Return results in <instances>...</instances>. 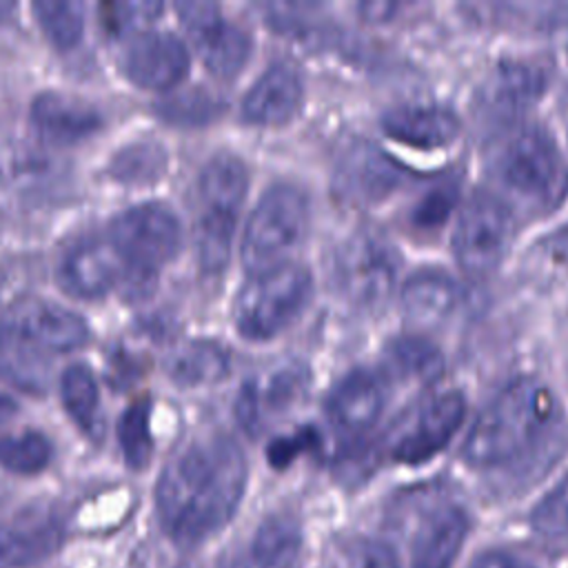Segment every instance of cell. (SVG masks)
<instances>
[{
	"label": "cell",
	"mask_w": 568,
	"mask_h": 568,
	"mask_svg": "<svg viewBox=\"0 0 568 568\" xmlns=\"http://www.w3.org/2000/svg\"><path fill=\"white\" fill-rule=\"evenodd\" d=\"M246 484V459L226 433H202L164 466L155 504L164 530L178 544H197L235 515Z\"/></svg>",
	"instance_id": "obj_1"
},
{
	"label": "cell",
	"mask_w": 568,
	"mask_h": 568,
	"mask_svg": "<svg viewBox=\"0 0 568 568\" xmlns=\"http://www.w3.org/2000/svg\"><path fill=\"white\" fill-rule=\"evenodd\" d=\"M557 415L555 393L537 377H517L479 413L464 439V462L493 468L526 453Z\"/></svg>",
	"instance_id": "obj_2"
},
{
	"label": "cell",
	"mask_w": 568,
	"mask_h": 568,
	"mask_svg": "<svg viewBox=\"0 0 568 568\" xmlns=\"http://www.w3.org/2000/svg\"><path fill=\"white\" fill-rule=\"evenodd\" d=\"M493 166L504 191L535 213L557 209L568 193V164L541 126L515 129L499 144Z\"/></svg>",
	"instance_id": "obj_3"
},
{
	"label": "cell",
	"mask_w": 568,
	"mask_h": 568,
	"mask_svg": "<svg viewBox=\"0 0 568 568\" xmlns=\"http://www.w3.org/2000/svg\"><path fill=\"white\" fill-rule=\"evenodd\" d=\"M311 291L313 277L302 264L286 262L257 273L237 293L235 328L246 339H271L304 311Z\"/></svg>",
	"instance_id": "obj_4"
},
{
	"label": "cell",
	"mask_w": 568,
	"mask_h": 568,
	"mask_svg": "<svg viewBox=\"0 0 568 568\" xmlns=\"http://www.w3.org/2000/svg\"><path fill=\"white\" fill-rule=\"evenodd\" d=\"M306 226V195L293 184H273L246 222L242 237L244 266L257 275L286 264L288 253L304 240Z\"/></svg>",
	"instance_id": "obj_5"
},
{
	"label": "cell",
	"mask_w": 568,
	"mask_h": 568,
	"mask_svg": "<svg viewBox=\"0 0 568 568\" xmlns=\"http://www.w3.org/2000/svg\"><path fill=\"white\" fill-rule=\"evenodd\" d=\"M513 235L515 222L508 202L488 191H475L455 222V260L470 277H486L504 262Z\"/></svg>",
	"instance_id": "obj_6"
},
{
	"label": "cell",
	"mask_w": 568,
	"mask_h": 568,
	"mask_svg": "<svg viewBox=\"0 0 568 568\" xmlns=\"http://www.w3.org/2000/svg\"><path fill=\"white\" fill-rule=\"evenodd\" d=\"M466 417V399L457 390L430 393L395 424L388 450L399 464L417 466L442 453Z\"/></svg>",
	"instance_id": "obj_7"
},
{
	"label": "cell",
	"mask_w": 568,
	"mask_h": 568,
	"mask_svg": "<svg viewBox=\"0 0 568 568\" xmlns=\"http://www.w3.org/2000/svg\"><path fill=\"white\" fill-rule=\"evenodd\" d=\"M397 268L399 260L388 242L373 233H357L337 253L335 280L348 302L377 308L390 297Z\"/></svg>",
	"instance_id": "obj_8"
},
{
	"label": "cell",
	"mask_w": 568,
	"mask_h": 568,
	"mask_svg": "<svg viewBox=\"0 0 568 568\" xmlns=\"http://www.w3.org/2000/svg\"><path fill=\"white\" fill-rule=\"evenodd\" d=\"M182 231L175 213L162 204H140L111 224V242L126 262L158 268L180 248Z\"/></svg>",
	"instance_id": "obj_9"
},
{
	"label": "cell",
	"mask_w": 568,
	"mask_h": 568,
	"mask_svg": "<svg viewBox=\"0 0 568 568\" xmlns=\"http://www.w3.org/2000/svg\"><path fill=\"white\" fill-rule=\"evenodd\" d=\"M178 16L215 78L231 80L244 67L251 53V38L237 24L226 22L217 4L180 2Z\"/></svg>",
	"instance_id": "obj_10"
},
{
	"label": "cell",
	"mask_w": 568,
	"mask_h": 568,
	"mask_svg": "<svg viewBox=\"0 0 568 568\" xmlns=\"http://www.w3.org/2000/svg\"><path fill=\"white\" fill-rule=\"evenodd\" d=\"M404 180V169L371 142L346 146L335 169L337 193L353 204H375L388 197Z\"/></svg>",
	"instance_id": "obj_11"
},
{
	"label": "cell",
	"mask_w": 568,
	"mask_h": 568,
	"mask_svg": "<svg viewBox=\"0 0 568 568\" xmlns=\"http://www.w3.org/2000/svg\"><path fill=\"white\" fill-rule=\"evenodd\" d=\"M2 324L42 353L73 351L89 337V328L78 313L42 300H24L16 304Z\"/></svg>",
	"instance_id": "obj_12"
},
{
	"label": "cell",
	"mask_w": 568,
	"mask_h": 568,
	"mask_svg": "<svg viewBox=\"0 0 568 568\" xmlns=\"http://www.w3.org/2000/svg\"><path fill=\"white\" fill-rule=\"evenodd\" d=\"M126 266V257L113 244L82 242L64 255L58 282L73 297L95 300L122 284Z\"/></svg>",
	"instance_id": "obj_13"
},
{
	"label": "cell",
	"mask_w": 568,
	"mask_h": 568,
	"mask_svg": "<svg viewBox=\"0 0 568 568\" xmlns=\"http://www.w3.org/2000/svg\"><path fill=\"white\" fill-rule=\"evenodd\" d=\"M384 404L386 390L382 379L366 368H357L331 390L326 415L339 435L357 439L377 424Z\"/></svg>",
	"instance_id": "obj_14"
},
{
	"label": "cell",
	"mask_w": 568,
	"mask_h": 568,
	"mask_svg": "<svg viewBox=\"0 0 568 568\" xmlns=\"http://www.w3.org/2000/svg\"><path fill=\"white\" fill-rule=\"evenodd\" d=\"M126 75L142 89L169 91L189 71V51L173 33H140L124 55Z\"/></svg>",
	"instance_id": "obj_15"
},
{
	"label": "cell",
	"mask_w": 568,
	"mask_h": 568,
	"mask_svg": "<svg viewBox=\"0 0 568 568\" xmlns=\"http://www.w3.org/2000/svg\"><path fill=\"white\" fill-rule=\"evenodd\" d=\"M548 84V73L532 60L501 62L479 91L481 109L497 122L521 115Z\"/></svg>",
	"instance_id": "obj_16"
},
{
	"label": "cell",
	"mask_w": 568,
	"mask_h": 568,
	"mask_svg": "<svg viewBox=\"0 0 568 568\" xmlns=\"http://www.w3.org/2000/svg\"><path fill=\"white\" fill-rule=\"evenodd\" d=\"M302 100L304 84L300 73L291 64L277 62L268 67L248 89L242 102V113L253 124L277 126L297 115Z\"/></svg>",
	"instance_id": "obj_17"
},
{
	"label": "cell",
	"mask_w": 568,
	"mask_h": 568,
	"mask_svg": "<svg viewBox=\"0 0 568 568\" xmlns=\"http://www.w3.org/2000/svg\"><path fill=\"white\" fill-rule=\"evenodd\" d=\"M382 129L388 138L413 149L433 151L453 144L459 135V118L439 104H402L384 113Z\"/></svg>",
	"instance_id": "obj_18"
},
{
	"label": "cell",
	"mask_w": 568,
	"mask_h": 568,
	"mask_svg": "<svg viewBox=\"0 0 568 568\" xmlns=\"http://www.w3.org/2000/svg\"><path fill=\"white\" fill-rule=\"evenodd\" d=\"M402 313L417 331L442 326L459 304L457 282L439 268H419L402 286Z\"/></svg>",
	"instance_id": "obj_19"
},
{
	"label": "cell",
	"mask_w": 568,
	"mask_h": 568,
	"mask_svg": "<svg viewBox=\"0 0 568 568\" xmlns=\"http://www.w3.org/2000/svg\"><path fill=\"white\" fill-rule=\"evenodd\" d=\"M468 535V517L464 508L444 504L430 510L419 524L413 550L410 568H450Z\"/></svg>",
	"instance_id": "obj_20"
},
{
	"label": "cell",
	"mask_w": 568,
	"mask_h": 568,
	"mask_svg": "<svg viewBox=\"0 0 568 568\" xmlns=\"http://www.w3.org/2000/svg\"><path fill=\"white\" fill-rule=\"evenodd\" d=\"M31 120L40 135L55 144L80 142L102 124L93 104L60 91L40 93L31 104Z\"/></svg>",
	"instance_id": "obj_21"
},
{
	"label": "cell",
	"mask_w": 568,
	"mask_h": 568,
	"mask_svg": "<svg viewBox=\"0 0 568 568\" xmlns=\"http://www.w3.org/2000/svg\"><path fill=\"white\" fill-rule=\"evenodd\" d=\"M306 375L297 368H284L271 375L264 384L251 382L237 397V419L248 430H260L268 417H277L295 406L304 395Z\"/></svg>",
	"instance_id": "obj_22"
},
{
	"label": "cell",
	"mask_w": 568,
	"mask_h": 568,
	"mask_svg": "<svg viewBox=\"0 0 568 568\" xmlns=\"http://www.w3.org/2000/svg\"><path fill=\"white\" fill-rule=\"evenodd\" d=\"M62 544V528L49 517L0 521V568H24L53 555Z\"/></svg>",
	"instance_id": "obj_23"
},
{
	"label": "cell",
	"mask_w": 568,
	"mask_h": 568,
	"mask_svg": "<svg viewBox=\"0 0 568 568\" xmlns=\"http://www.w3.org/2000/svg\"><path fill=\"white\" fill-rule=\"evenodd\" d=\"M164 368L178 386H209L229 373V353L217 342L193 339L178 346L166 357Z\"/></svg>",
	"instance_id": "obj_24"
},
{
	"label": "cell",
	"mask_w": 568,
	"mask_h": 568,
	"mask_svg": "<svg viewBox=\"0 0 568 568\" xmlns=\"http://www.w3.org/2000/svg\"><path fill=\"white\" fill-rule=\"evenodd\" d=\"M47 353L0 324V377L20 390L44 393L49 384Z\"/></svg>",
	"instance_id": "obj_25"
},
{
	"label": "cell",
	"mask_w": 568,
	"mask_h": 568,
	"mask_svg": "<svg viewBox=\"0 0 568 568\" xmlns=\"http://www.w3.org/2000/svg\"><path fill=\"white\" fill-rule=\"evenodd\" d=\"M248 184L246 166L240 158L220 153L206 162L200 175L202 209L237 215Z\"/></svg>",
	"instance_id": "obj_26"
},
{
	"label": "cell",
	"mask_w": 568,
	"mask_h": 568,
	"mask_svg": "<svg viewBox=\"0 0 568 568\" xmlns=\"http://www.w3.org/2000/svg\"><path fill=\"white\" fill-rule=\"evenodd\" d=\"M386 362L390 373L419 384L437 382L446 366L439 346L424 335L395 337L386 348Z\"/></svg>",
	"instance_id": "obj_27"
},
{
	"label": "cell",
	"mask_w": 568,
	"mask_h": 568,
	"mask_svg": "<svg viewBox=\"0 0 568 568\" xmlns=\"http://www.w3.org/2000/svg\"><path fill=\"white\" fill-rule=\"evenodd\" d=\"M235 217L237 215L224 213V211H211V209L200 211L197 224H195V248H197L200 264L206 273L224 271L231 255Z\"/></svg>",
	"instance_id": "obj_28"
},
{
	"label": "cell",
	"mask_w": 568,
	"mask_h": 568,
	"mask_svg": "<svg viewBox=\"0 0 568 568\" xmlns=\"http://www.w3.org/2000/svg\"><path fill=\"white\" fill-rule=\"evenodd\" d=\"M33 13L44 36L58 49H71L80 42L84 29V11L80 2L40 0L33 2Z\"/></svg>",
	"instance_id": "obj_29"
},
{
	"label": "cell",
	"mask_w": 568,
	"mask_h": 568,
	"mask_svg": "<svg viewBox=\"0 0 568 568\" xmlns=\"http://www.w3.org/2000/svg\"><path fill=\"white\" fill-rule=\"evenodd\" d=\"M62 388V402L69 410V415L78 422L80 428L95 435V410L100 404L98 384L87 366H69L60 382Z\"/></svg>",
	"instance_id": "obj_30"
},
{
	"label": "cell",
	"mask_w": 568,
	"mask_h": 568,
	"mask_svg": "<svg viewBox=\"0 0 568 568\" xmlns=\"http://www.w3.org/2000/svg\"><path fill=\"white\" fill-rule=\"evenodd\" d=\"M51 455H53V448L49 439L36 430L0 437V466L11 473H20V475L40 473L51 462Z\"/></svg>",
	"instance_id": "obj_31"
},
{
	"label": "cell",
	"mask_w": 568,
	"mask_h": 568,
	"mask_svg": "<svg viewBox=\"0 0 568 568\" xmlns=\"http://www.w3.org/2000/svg\"><path fill=\"white\" fill-rule=\"evenodd\" d=\"M118 437H120V446H122L126 464L135 470H142L149 464L151 453H153L146 399H138L124 410V415L120 417Z\"/></svg>",
	"instance_id": "obj_32"
},
{
	"label": "cell",
	"mask_w": 568,
	"mask_h": 568,
	"mask_svg": "<svg viewBox=\"0 0 568 568\" xmlns=\"http://www.w3.org/2000/svg\"><path fill=\"white\" fill-rule=\"evenodd\" d=\"M224 104L209 91L193 87L178 91L158 104V113L175 124H206L220 115Z\"/></svg>",
	"instance_id": "obj_33"
},
{
	"label": "cell",
	"mask_w": 568,
	"mask_h": 568,
	"mask_svg": "<svg viewBox=\"0 0 568 568\" xmlns=\"http://www.w3.org/2000/svg\"><path fill=\"white\" fill-rule=\"evenodd\" d=\"M297 528L288 517L273 515L268 517L260 530L255 532L253 541V557L260 566H277L286 561L297 548Z\"/></svg>",
	"instance_id": "obj_34"
},
{
	"label": "cell",
	"mask_w": 568,
	"mask_h": 568,
	"mask_svg": "<svg viewBox=\"0 0 568 568\" xmlns=\"http://www.w3.org/2000/svg\"><path fill=\"white\" fill-rule=\"evenodd\" d=\"M164 169V153L155 144H131L113 158V173L129 184H149Z\"/></svg>",
	"instance_id": "obj_35"
},
{
	"label": "cell",
	"mask_w": 568,
	"mask_h": 568,
	"mask_svg": "<svg viewBox=\"0 0 568 568\" xmlns=\"http://www.w3.org/2000/svg\"><path fill=\"white\" fill-rule=\"evenodd\" d=\"M530 526L544 537H568V475L537 501Z\"/></svg>",
	"instance_id": "obj_36"
},
{
	"label": "cell",
	"mask_w": 568,
	"mask_h": 568,
	"mask_svg": "<svg viewBox=\"0 0 568 568\" xmlns=\"http://www.w3.org/2000/svg\"><path fill=\"white\" fill-rule=\"evenodd\" d=\"M162 11L160 2H111L102 7L104 22L113 36H140L144 27H149Z\"/></svg>",
	"instance_id": "obj_37"
},
{
	"label": "cell",
	"mask_w": 568,
	"mask_h": 568,
	"mask_svg": "<svg viewBox=\"0 0 568 568\" xmlns=\"http://www.w3.org/2000/svg\"><path fill=\"white\" fill-rule=\"evenodd\" d=\"M455 186L450 184H439L435 189H430L413 209L410 213V222L415 229H426L433 231L437 226H442L448 217V213L455 206Z\"/></svg>",
	"instance_id": "obj_38"
},
{
	"label": "cell",
	"mask_w": 568,
	"mask_h": 568,
	"mask_svg": "<svg viewBox=\"0 0 568 568\" xmlns=\"http://www.w3.org/2000/svg\"><path fill=\"white\" fill-rule=\"evenodd\" d=\"M346 568H402L395 550L377 539H359L346 552Z\"/></svg>",
	"instance_id": "obj_39"
},
{
	"label": "cell",
	"mask_w": 568,
	"mask_h": 568,
	"mask_svg": "<svg viewBox=\"0 0 568 568\" xmlns=\"http://www.w3.org/2000/svg\"><path fill=\"white\" fill-rule=\"evenodd\" d=\"M468 568H535L530 561H526L524 557L510 552V550H484L479 552Z\"/></svg>",
	"instance_id": "obj_40"
},
{
	"label": "cell",
	"mask_w": 568,
	"mask_h": 568,
	"mask_svg": "<svg viewBox=\"0 0 568 568\" xmlns=\"http://www.w3.org/2000/svg\"><path fill=\"white\" fill-rule=\"evenodd\" d=\"M311 444V435L304 433V435H297V437H288V439H280L277 444L271 446L268 450V457H271V464L273 466H284L288 464L300 448L308 446Z\"/></svg>",
	"instance_id": "obj_41"
},
{
	"label": "cell",
	"mask_w": 568,
	"mask_h": 568,
	"mask_svg": "<svg viewBox=\"0 0 568 568\" xmlns=\"http://www.w3.org/2000/svg\"><path fill=\"white\" fill-rule=\"evenodd\" d=\"M16 415V404L11 397H7L4 393H0V424H4L7 419H11Z\"/></svg>",
	"instance_id": "obj_42"
},
{
	"label": "cell",
	"mask_w": 568,
	"mask_h": 568,
	"mask_svg": "<svg viewBox=\"0 0 568 568\" xmlns=\"http://www.w3.org/2000/svg\"><path fill=\"white\" fill-rule=\"evenodd\" d=\"M11 11H13V4H11V2H0V22H4Z\"/></svg>",
	"instance_id": "obj_43"
}]
</instances>
